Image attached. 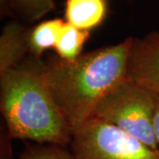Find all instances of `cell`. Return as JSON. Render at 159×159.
<instances>
[{
  "label": "cell",
  "mask_w": 159,
  "mask_h": 159,
  "mask_svg": "<svg viewBox=\"0 0 159 159\" xmlns=\"http://www.w3.org/2000/svg\"><path fill=\"white\" fill-rule=\"evenodd\" d=\"M155 108L156 95L126 76L100 100L93 117L159 149L154 132Z\"/></svg>",
  "instance_id": "obj_3"
},
{
  "label": "cell",
  "mask_w": 159,
  "mask_h": 159,
  "mask_svg": "<svg viewBox=\"0 0 159 159\" xmlns=\"http://www.w3.org/2000/svg\"><path fill=\"white\" fill-rule=\"evenodd\" d=\"M0 110L11 140L70 145L73 132L40 74L37 63L0 74Z\"/></svg>",
  "instance_id": "obj_2"
},
{
  "label": "cell",
  "mask_w": 159,
  "mask_h": 159,
  "mask_svg": "<svg viewBox=\"0 0 159 159\" xmlns=\"http://www.w3.org/2000/svg\"><path fill=\"white\" fill-rule=\"evenodd\" d=\"M70 148L74 159H159V149L94 117L73 133Z\"/></svg>",
  "instance_id": "obj_4"
},
{
  "label": "cell",
  "mask_w": 159,
  "mask_h": 159,
  "mask_svg": "<svg viewBox=\"0 0 159 159\" xmlns=\"http://www.w3.org/2000/svg\"><path fill=\"white\" fill-rule=\"evenodd\" d=\"M56 7V0H0L2 17L28 24L40 20Z\"/></svg>",
  "instance_id": "obj_8"
},
{
  "label": "cell",
  "mask_w": 159,
  "mask_h": 159,
  "mask_svg": "<svg viewBox=\"0 0 159 159\" xmlns=\"http://www.w3.org/2000/svg\"><path fill=\"white\" fill-rule=\"evenodd\" d=\"M126 76L159 96V32L134 37L127 60Z\"/></svg>",
  "instance_id": "obj_5"
},
{
  "label": "cell",
  "mask_w": 159,
  "mask_h": 159,
  "mask_svg": "<svg viewBox=\"0 0 159 159\" xmlns=\"http://www.w3.org/2000/svg\"><path fill=\"white\" fill-rule=\"evenodd\" d=\"M90 36V32L80 30L66 21L54 50L57 57L73 61L82 54L86 42Z\"/></svg>",
  "instance_id": "obj_10"
},
{
  "label": "cell",
  "mask_w": 159,
  "mask_h": 159,
  "mask_svg": "<svg viewBox=\"0 0 159 159\" xmlns=\"http://www.w3.org/2000/svg\"><path fill=\"white\" fill-rule=\"evenodd\" d=\"M154 132L159 147V96L156 95V108L154 114Z\"/></svg>",
  "instance_id": "obj_12"
},
{
  "label": "cell",
  "mask_w": 159,
  "mask_h": 159,
  "mask_svg": "<svg viewBox=\"0 0 159 159\" xmlns=\"http://www.w3.org/2000/svg\"><path fill=\"white\" fill-rule=\"evenodd\" d=\"M30 29L27 24L14 20L3 27L0 34V74L21 66L29 53Z\"/></svg>",
  "instance_id": "obj_6"
},
{
  "label": "cell",
  "mask_w": 159,
  "mask_h": 159,
  "mask_svg": "<svg viewBox=\"0 0 159 159\" xmlns=\"http://www.w3.org/2000/svg\"><path fill=\"white\" fill-rule=\"evenodd\" d=\"M108 13L107 0H66L65 20L80 30L101 26Z\"/></svg>",
  "instance_id": "obj_7"
},
{
  "label": "cell",
  "mask_w": 159,
  "mask_h": 159,
  "mask_svg": "<svg viewBox=\"0 0 159 159\" xmlns=\"http://www.w3.org/2000/svg\"><path fill=\"white\" fill-rule=\"evenodd\" d=\"M134 36L82 53L73 61L37 62L40 74L74 133L93 117L97 103L126 77Z\"/></svg>",
  "instance_id": "obj_1"
},
{
  "label": "cell",
  "mask_w": 159,
  "mask_h": 159,
  "mask_svg": "<svg viewBox=\"0 0 159 159\" xmlns=\"http://www.w3.org/2000/svg\"><path fill=\"white\" fill-rule=\"evenodd\" d=\"M66 20L60 18L46 20L31 28L29 37V54L39 59L46 51L55 48Z\"/></svg>",
  "instance_id": "obj_9"
},
{
  "label": "cell",
  "mask_w": 159,
  "mask_h": 159,
  "mask_svg": "<svg viewBox=\"0 0 159 159\" xmlns=\"http://www.w3.org/2000/svg\"><path fill=\"white\" fill-rule=\"evenodd\" d=\"M20 159H74L71 151L66 147L39 144L27 148L20 156Z\"/></svg>",
  "instance_id": "obj_11"
}]
</instances>
